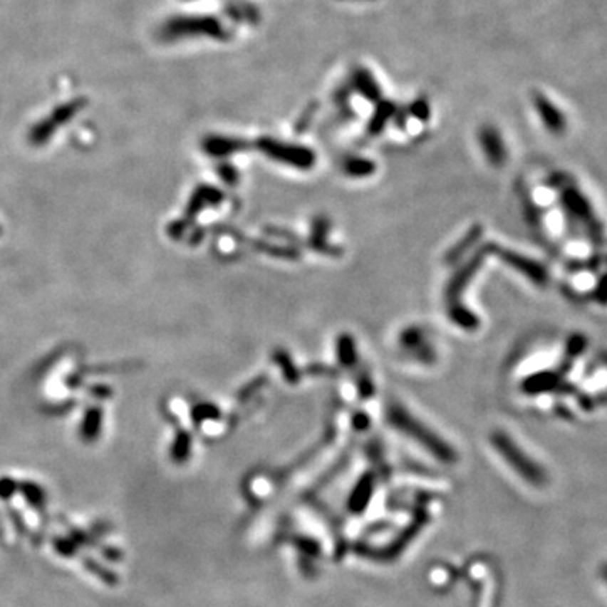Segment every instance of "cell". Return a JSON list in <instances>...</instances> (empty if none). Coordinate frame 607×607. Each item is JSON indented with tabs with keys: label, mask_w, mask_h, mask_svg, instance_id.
Wrapping results in <instances>:
<instances>
[{
	"label": "cell",
	"mask_w": 607,
	"mask_h": 607,
	"mask_svg": "<svg viewBox=\"0 0 607 607\" xmlns=\"http://www.w3.org/2000/svg\"><path fill=\"white\" fill-rule=\"evenodd\" d=\"M265 383H266L265 376H259V378L251 380L250 383H248L245 386V388H242V398H247V397H250V395H253L255 392H259L261 386H265Z\"/></svg>",
	"instance_id": "obj_25"
},
{
	"label": "cell",
	"mask_w": 607,
	"mask_h": 607,
	"mask_svg": "<svg viewBox=\"0 0 607 607\" xmlns=\"http://www.w3.org/2000/svg\"><path fill=\"white\" fill-rule=\"evenodd\" d=\"M343 171L348 177L353 179H365L373 176L376 172V164L373 160L365 157H349L344 160Z\"/></svg>",
	"instance_id": "obj_14"
},
{
	"label": "cell",
	"mask_w": 607,
	"mask_h": 607,
	"mask_svg": "<svg viewBox=\"0 0 607 607\" xmlns=\"http://www.w3.org/2000/svg\"><path fill=\"white\" fill-rule=\"evenodd\" d=\"M479 144H481L482 152H484L486 159L489 160L491 165H494V167H501V165H504L506 147L498 132L493 130V128H482L479 133Z\"/></svg>",
	"instance_id": "obj_8"
},
{
	"label": "cell",
	"mask_w": 607,
	"mask_h": 607,
	"mask_svg": "<svg viewBox=\"0 0 607 607\" xmlns=\"http://www.w3.org/2000/svg\"><path fill=\"white\" fill-rule=\"evenodd\" d=\"M253 247H255L256 250L261 251V253H266V255L275 256V259H284V260H297L299 259V251L292 247L275 245V243H269V242H253Z\"/></svg>",
	"instance_id": "obj_16"
},
{
	"label": "cell",
	"mask_w": 607,
	"mask_h": 607,
	"mask_svg": "<svg viewBox=\"0 0 607 607\" xmlns=\"http://www.w3.org/2000/svg\"><path fill=\"white\" fill-rule=\"evenodd\" d=\"M373 476L365 474L361 477L360 482L354 487L351 498H349V508H351L353 512H361V509L365 508L371 498V493H373Z\"/></svg>",
	"instance_id": "obj_13"
},
{
	"label": "cell",
	"mask_w": 607,
	"mask_h": 607,
	"mask_svg": "<svg viewBox=\"0 0 607 607\" xmlns=\"http://www.w3.org/2000/svg\"><path fill=\"white\" fill-rule=\"evenodd\" d=\"M86 569L91 570V572L96 574V576H100V577H101V581L107 582V583H112V586L115 583V581H117V577H115V574L110 572V570H103V569H100V565H98V564L90 562V560H86Z\"/></svg>",
	"instance_id": "obj_22"
},
{
	"label": "cell",
	"mask_w": 607,
	"mask_h": 607,
	"mask_svg": "<svg viewBox=\"0 0 607 607\" xmlns=\"http://www.w3.org/2000/svg\"><path fill=\"white\" fill-rule=\"evenodd\" d=\"M272 360L275 363V366L280 370V373H282L284 380L287 381L289 385L301 383L302 373L297 368L296 363H294L291 353H289L287 349H282V348L275 349V351L272 353Z\"/></svg>",
	"instance_id": "obj_12"
},
{
	"label": "cell",
	"mask_w": 607,
	"mask_h": 607,
	"mask_svg": "<svg viewBox=\"0 0 607 607\" xmlns=\"http://www.w3.org/2000/svg\"><path fill=\"white\" fill-rule=\"evenodd\" d=\"M481 238H482V227L481 224H472V227L464 233L461 240L445 251L444 264L455 265L459 264V261H462V259H466L467 253L471 251L472 248L477 247V243L481 242Z\"/></svg>",
	"instance_id": "obj_7"
},
{
	"label": "cell",
	"mask_w": 607,
	"mask_h": 607,
	"mask_svg": "<svg viewBox=\"0 0 607 607\" xmlns=\"http://www.w3.org/2000/svg\"><path fill=\"white\" fill-rule=\"evenodd\" d=\"M385 418L393 429H397L400 434L415 440L420 447H424L427 452L434 455L437 461L444 464H454L457 461V452L452 449V445L447 440H444L439 434H435L424 422L418 420L415 415H412L403 405L390 402L386 405Z\"/></svg>",
	"instance_id": "obj_1"
},
{
	"label": "cell",
	"mask_w": 607,
	"mask_h": 607,
	"mask_svg": "<svg viewBox=\"0 0 607 607\" xmlns=\"http://www.w3.org/2000/svg\"><path fill=\"white\" fill-rule=\"evenodd\" d=\"M351 424H353V427L356 430H360V432L366 430L368 427H370V424H371L370 415H368L366 412H356L353 415V418H351Z\"/></svg>",
	"instance_id": "obj_24"
},
{
	"label": "cell",
	"mask_w": 607,
	"mask_h": 607,
	"mask_svg": "<svg viewBox=\"0 0 607 607\" xmlns=\"http://www.w3.org/2000/svg\"><path fill=\"white\" fill-rule=\"evenodd\" d=\"M356 390H358V397L361 400H370L375 395V383L373 380H371V376L368 375V371H360V375H358L356 378Z\"/></svg>",
	"instance_id": "obj_19"
},
{
	"label": "cell",
	"mask_w": 607,
	"mask_h": 607,
	"mask_svg": "<svg viewBox=\"0 0 607 607\" xmlns=\"http://www.w3.org/2000/svg\"><path fill=\"white\" fill-rule=\"evenodd\" d=\"M307 373L309 375H314V376H323V375H329V376H333V375H336V368H333V366H328V365H311V366H307Z\"/></svg>",
	"instance_id": "obj_26"
},
{
	"label": "cell",
	"mask_w": 607,
	"mask_h": 607,
	"mask_svg": "<svg viewBox=\"0 0 607 607\" xmlns=\"http://www.w3.org/2000/svg\"><path fill=\"white\" fill-rule=\"evenodd\" d=\"M190 454H191V435L181 434L177 437L176 442H174L172 459L176 462H184Z\"/></svg>",
	"instance_id": "obj_20"
},
{
	"label": "cell",
	"mask_w": 607,
	"mask_h": 607,
	"mask_svg": "<svg viewBox=\"0 0 607 607\" xmlns=\"http://www.w3.org/2000/svg\"><path fill=\"white\" fill-rule=\"evenodd\" d=\"M491 444L498 452L503 455L504 461L512 466L519 476H523L525 479L531 482H540L544 477L541 469L531 461L528 455L518 447V444L514 442L512 437H508L503 430H494L491 434Z\"/></svg>",
	"instance_id": "obj_4"
},
{
	"label": "cell",
	"mask_w": 607,
	"mask_h": 607,
	"mask_svg": "<svg viewBox=\"0 0 607 607\" xmlns=\"http://www.w3.org/2000/svg\"><path fill=\"white\" fill-rule=\"evenodd\" d=\"M17 491V482L12 481L11 477H2L0 479V498L9 499Z\"/></svg>",
	"instance_id": "obj_23"
},
{
	"label": "cell",
	"mask_w": 607,
	"mask_h": 607,
	"mask_svg": "<svg viewBox=\"0 0 607 607\" xmlns=\"http://www.w3.org/2000/svg\"><path fill=\"white\" fill-rule=\"evenodd\" d=\"M243 147H245V144L240 140H213L208 145V150L213 155H228L233 154V152L245 150Z\"/></svg>",
	"instance_id": "obj_18"
},
{
	"label": "cell",
	"mask_w": 607,
	"mask_h": 607,
	"mask_svg": "<svg viewBox=\"0 0 607 607\" xmlns=\"http://www.w3.org/2000/svg\"><path fill=\"white\" fill-rule=\"evenodd\" d=\"M491 255L498 256L506 265L512 266L518 274H522L523 277L531 280L535 285H545L546 280H549V274H546V269L544 265L528 259V256L519 255L517 251L506 250V248H501L496 245V243H493V251H491Z\"/></svg>",
	"instance_id": "obj_6"
},
{
	"label": "cell",
	"mask_w": 607,
	"mask_h": 607,
	"mask_svg": "<svg viewBox=\"0 0 607 607\" xmlns=\"http://www.w3.org/2000/svg\"><path fill=\"white\" fill-rule=\"evenodd\" d=\"M336 358L344 370H354L358 366V348L351 334L344 333L336 338Z\"/></svg>",
	"instance_id": "obj_11"
},
{
	"label": "cell",
	"mask_w": 607,
	"mask_h": 607,
	"mask_svg": "<svg viewBox=\"0 0 607 607\" xmlns=\"http://www.w3.org/2000/svg\"><path fill=\"white\" fill-rule=\"evenodd\" d=\"M555 385V376L551 373H538L533 375L530 378H526L522 383V390L525 393L535 395V393H544L546 390H550Z\"/></svg>",
	"instance_id": "obj_15"
},
{
	"label": "cell",
	"mask_w": 607,
	"mask_h": 607,
	"mask_svg": "<svg viewBox=\"0 0 607 607\" xmlns=\"http://www.w3.org/2000/svg\"><path fill=\"white\" fill-rule=\"evenodd\" d=\"M222 177H223L224 182L232 184V186H233V184L238 182V172H237V169L232 167V165H227V167H224V171L222 172Z\"/></svg>",
	"instance_id": "obj_27"
},
{
	"label": "cell",
	"mask_w": 607,
	"mask_h": 607,
	"mask_svg": "<svg viewBox=\"0 0 607 607\" xmlns=\"http://www.w3.org/2000/svg\"><path fill=\"white\" fill-rule=\"evenodd\" d=\"M192 415H194V422L199 424V422H202V420H214V417L218 418L219 410L216 407H213L211 403H204V405H199V407L194 408Z\"/></svg>",
	"instance_id": "obj_21"
},
{
	"label": "cell",
	"mask_w": 607,
	"mask_h": 607,
	"mask_svg": "<svg viewBox=\"0 0 607 607\" xmlns=\"http://www.w3.org/2000/svg\"><path fill=\"white\" fill-rule=\"evenodd\" d=\"M256 147L275 162L285 164L299 171H311L316 165V154L304 145L285 144V142L274 139H260Z\"/></svg>",
	"instance_id": "obj_2"
},
{
	"label": "cell",
	"mask_w": 607,
	"mask_h": 607,
	"mask_svg": "<svg viewBox=\"0 0 607 607\" xmlns=\"http://www.w3.org/2000/svg\"><path fill=\"white\" fill-rule=\"evenodd\" d=\"M21 493L24 496L27 503H29L32 508L36 509H43L46 506V493L44 489L38 484H34V482H22L21 484Z\"/></svg>",
	"instance_id": "obj_17"
},
{
	"label": "cell",
	"mask_w": 607,
	"mask_h": 607,
	"mask_svg": "<svg viewBox=\"0 0 607 607\" xmlns=\"http://www.w3.org/2000/svg\"><path fill=\"white\" fill-rule=\"evenodd\" d=\"M398 346L412 360L432 365L435 361V349L427 341L425 331L420 326H408L398 334Z\"/></svg>",
	"instance_id": "obj_5"
},
{
	"label": "cell",
	"mask_w": 607,
	"mask_h": 607,
	"mask_svg": "<svg viewBox=\"0 0 607 607\" xmlns=\"http://www.w3.org/2000/svg\"><path fill=\"white\" fill-rule=\"evenodd\" d=\"M447 316L459 329L467 331V333H474L481 326V319L477 317L476 312L469 309L466 304H462L461 301L449 304Z\"/></svg>",
	"instance_id": "obj_10"
},
{
	"label": "cell",
	"mask_w": 607,
	"mask_h": 607,
	"mask_svg": "<svg viewBox=\"0 0 607 607\" xmlns=\"http://www.w3.org/2000/svg\"><path fill=\"white\" fill-rule=\"evenodd\" d=\"M491 251H493V243H484V245L477 248L471 256H467L466 260L461 261V265L454 270V274L450 275L447 280V285H445L444 296L447 304L461 299L462 294L466 292V289L469 287V284H471V280L479 272V269L482 264H484L487 255H491Z\"/></svg>",
	"instance_id": "obj_3"
},
{
	"label": "cell",
	"mask_w": 607,
	"mask_h": 607,
	"mask_svg": "<svg viewBox=\"0 0 607 607\" xmlns=\"http://www.w3.org/2000/svg\"><path fill=\"white\" fill-rule=\"evenodd\" d=\"M331 229V223L329 219L326 218V216H316L314 219H312L311 224V237H309V245L312 250L319 251V253H333V255H338L339 250L338 248H331L329 242H328V234Z\"/></svg>",
	"instance_id": "obj_9"
}]
</instances>
